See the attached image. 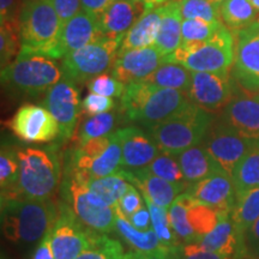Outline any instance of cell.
Masks as SVG:
<instances>
[{"label":"cell","mask_w":259,"mask_h":259,"mask_svg":"<svg viewBox=\"0 0 259 259\" xmlns=\"http://www.w3.org/2000/svg\"><path fill=\"white\" fill-rule=\"evenodd\" d=\"M32 259H56V255H54L53 248H52L51 245L50 233L38 244L34 254H32Z\"/></svg>","instance_id":"obj_54"},{"label":"cell","mask_w":259,"mask_h":259,"mask_svg":"<svg viewBox=\"0 0 259 259\" xmlns=\"http://www.w3.org/2000/svg\"><path fill=\"white\" fill-rule=\"evenodd\" d=\"M194 202L212 206L221 213L231 215L236 203V191L231 176L226 171L215 173L185 191Z\"/></svg>","instance_id":"obj_16"},{"label":"cell","mask_w":259,"mask_h":259,"mask_svg":"<svg viewBox=\"0 0 259 259\" xmlns=\"http://www.w3.org/2000/svg\"><path fill=\"white\" fill-rule=\"evenodd\" d=\"M8 127L25 143H47L59 137V126L47 108L24 105L8 121Z\"/></svg>","instance_id":"obj_14"},{"label":"cell","mask_w":259,"mask_h":259,"mask_svg":"<svg viewBox=\"0 0 259 259\" xmlns=\"http://www.w3.org/2000/svg\"><path fill=\"white\" fill-rule=\"evenodd\" d=\"M189 97L191 102L206 112H222L235 97V87L229 71L192 72Z\"/></svg>","instance_id":"obj_13"},{"label":"cell","mask_w":259,"mask_h":259,"mask_svg":"<svg viewBox=\"0 0 259 259\" xmlns=\"http://www.w3.org/2000/svg\"><path fill=\"white\" fill-rule=\"evenodd\" d=\"M171 259H174V257H173V254H171Z\"/></svg>","instance_id":"obj_60"},{"label":"cell","mask_w":259,"mask_h":259,"mask_svg":"<svg viewBox=\"0 0 259 259\" xmlns=\"http://www.w3.org/2000/svg\"><path fill=\"white\" fill-rule=\"evenodd\" d=\"M145 204L144 200H142L141 194H139L138 190L136 189L135 185H130L128 191L126 194L120 199L116 208L120 210V212L125 216L126 219H130L135 212H137L139 209L142 208Z\"/></svg>","instance_id":"obj_47"},{"label":"cell","mask_w":259,"mask_h":259,"mask_svg":"<svg viewBox=\"0 0 259 259\" xmlns=\"http://www.w3.org/2000/svg\"><path fill=\"white\" fill-rule=\"evenodd\" d=\"M99 233L84 226L72 210L61 200L53 229L50 232L51 245L56 259H76L89 248Z\"/></svg>","instance_id":"obj_10"},{"label":"cell","mask_w":259,"mask_h":259,"mask_svg":"<svg viewBox=\"0 0 259 259\" xmlns=\"http://www.w3.org/2000/svg\"><path fill=\"white\" fill-rule=\"evenodd\" d=\"M121 42L122 37L103 36L88 46L66 54L61 64L64 77L79 84L88 83L94 77L106 73L114 65Z\"/></svg>","instance_id":"obj_9"},{"label":"cell","mask_w":259,"mask_h":259,"mask_svg":"<svg viewBox=\"0 0 259 259\" xmlns=\"http://www.w3.org/2000/svg\"><path fill=\"white\" fill-rule=\"evenodd\" d=\"M143 0H115L97 18L103 36L122 37L147 11Z\"/></svg>","instance_id":"obj_21"},{"label":"cell","mask_w":259,"mask_h":259,"mask_svg":"<svg viewBox=\"0 0 259 259\" xmlns=\"http://www.w3.org/2000/svg\"><path fill=\"white\" fill-rule=\"evenodd\" d=\"M143 169L147 170L148 173L153 174V176L161 178V179L170 181V183L189 185L185 177H184L183 169H181L177 155L162 153L161 151L158 156L149 166L144 167Z\"/></svg>","instance_id":"obj_40"},{"label":"cell","mask_w":259,"mask_h":259,"mask_svg":"<svg viewBox=\"0 0 259 259\" xmlns=\"http://www.w3.org/2000/svg\"><path fill=\"white\" fill-rule=\"evenodd\" d=\"M130 185L131 183H128L120 171L105 178L87 181L88 190L94 194V197L108 208H115L118 205L128 191Z\"/></svg>","instance_id":"obj_29"},{"label":"cell","mask_w":259,"mask_h":259,"mask_svg":"<svg viewBox=\"0 0 259 259\" xmlns=\"http://www.w3.org/2000/svg\"><path fill=\"white\" fill-rule=\"evenodd\" d=\"M222 25V21L210 23L202 19H183V24H181L183 42L208 41Z\"/></svg>","instance_id":"obj_43"},{"label":"cell","mask_w":259,"mask_h":259,"mask_svg":"<svg viewBox=\"0 0 259 259\" xmlns=\"http://www.w3.org/2000/svg\"><path fill=\"white\" fill-rule=\"evenodd\" d=\"M220 120L239 135L259 141V95H235L222 109Z\"/></svg>","instance_id":"obj_19"},{"label":"cell","mask_w":259,"mask_h":259,"mask_svg":"<svg viewBox=\"0 0 259 259\" xmlns=\"http://www.w3.org/2000/svg\"><path fill=\"white\" fill-rule=\"evenodd\" d=\"M174 259H234L204 248L198 241L185 242L171 251Z\"/></svg>","instance_id":"obj_45"},{"label":"cell","mask_w":259,"mask_h":259,"mask_svg":"<svg viewBox=\"0 0 259 259\" xmlns=\"http://www.w3.org/2000/svg\"><path fill=\"white\" fill-rule=\"evenodd\" d=\"M258 95H259V94H258Z\"/></svg>","instance_id":"obj_62"},{"label":"cell","mask_w":259,"mask_h":259,"mask_svg":"<svg viewBox=\"0 0 259 259\" xmlns=\"http://www.w3.org/2000/svg\"><path fill=\"white\" fill-rule=\"evenodd\" d=\"M122 168V149L120 138H119L118 131L113 132V139L112 143L103 153L101 156L97 157L96 160L90 162V163L84 168L82 171H74L69 168V169L73 171L76 176H78L80 179L84 181H89L92 179H99V178H105L112 174L118 173Z\"/></svg>","instance_id":"obj_27"},{"label":"cell","mask_w":259,"mask_h":259,"mask_svg":"<svg viewBox=\"0 0 259 259\" xmlns=\"http://www.w3.org/2000/svg\"><path fill=\"white\" fill-rule=\"evenodd\" d=\"M64 23L51 0H27L19 15L21 53L59 59Z\"/></svg>","instance_id":"obj_3"},{"label":"cell","mask_w":259,"mask_h":259,"mask_svg":"<svg viewBox=\"0 0 259 259\" xmlns=\"http://www.w3.org/2000/svg\"><path fill=\"white\" fill-rule=\"evenodd\" d=\"M115 0H80L82 10L93 17L99 18Z\"/></svg>","instance_id":"obj_51"},{"label":"cell","mask_w":259,"mask_h":259,"mask_svg":"<svg viewBox=\"0 0 259 259\" xmlns=\"http://www.w3.org/2000/svg\"><path fill=\"white\" fill-rule=\"evenodd\" d=\"M245 245L248 255L259 258V219L245 233Z\"/></svg>","instance_id":"obj_50"},{"label":"cell","mask_w":259,"mask_h":259,"mask_svg":"<svg viewBox=\"0 0 259 259\" xmlns=\"http://www.w3.org/2000/svg\"><path fill=\"white\" fill-rule=\"evenodd\" d=\"M115 107V101L112 97L101 96L89 93L82 101V112L88 115H97L111 112Z\"/></svg>","instance_id":"obj_46"},{"label":"cell","mask_w":259,"mask_h":259,"mask_svg":"<svg viewBox=\"0 0 259 259\" xmlns=\"http://www.w3.org/2000/svg\"><path fill=\"white\" fill-rule=\"evenodd\" d=\"M116 131L120 138L122 168L125 169L135 170L147 167L161 153L154 138L137 126H128Z\"/></svg>","instance_id":"obj_18"},{"label":"cell","mask_w":259,"mask_h":259,"mask_svg":"<svg viewBox=\"0 0 259 259\" xmlns=\"http://www.w3.org/2000/svg\"><path fill=\"white\" fill-rule=\"evenodd\" d=\"M213 2H215V3H218V4L221 5L222 3H225V2H226V0H213Z\"/></svg>","instance_id":"obj_59"},{"label":"cell","mask_w":259,"mask_h":259,"mask_svg":"<svg viewBox=\"0 0 259 259\" xmlns=\"http://www.w3.org/2000/svg\"><path fill=\"white\" fill-rule=\"evenodd\" d=\"M2 231L9 241L34 245L53 229L59 205L52 199H2Z\"/></svg>","instance_id":"obj_2"},{"label":"cell","mask_w":259,"mask_h":259,"mask_svg":"<svg viewBox=\"0 0 259 259\" xmlns=\"http://www.w3.org/2000/svg\"><path fill=\"white\" fill-rule=\"evenodd\" d=\"M220 4L213 0H180V11L183 19H202L213 22L221 21Z\"/></svg>","instance_id":"obj_41"},{"label":"cell","mask_w":259,"mask_h":259,"mask_svg":"<svg viewBox=\"0 0 259 259\" xmlns=\"http://www.w3.org/2000/svg\"><path fill=\"white\" fill-rule=\"evenodd\" d=\"M130 223L137 228L138 231H149V229L153 228V225H151V218H150V212L147 208V205L142 206L141 209L138 210L137 212H135L131 218L128 219Z\"/></svg>","instance_id":"obj_52"},{"label":"cell","mask_w":259,"mask_h":259,"mask_svg":"<svg viewBox=\"0 0 259 259\" xmlns=\"http://www.w3.org/2000/svg\"><path fill=\"white\" fill-rule=\"evenodd\" d=\"M44 107L56 118L59 126V138H72L76 134L79 115L82 114V102L76 84L63 77L48 89Z\"/></svg>","instance_id":"obj_12"},{"label":"cell","mask_w":259,"mask_h":259,"mask_svg":"<svg viewBox=\"0 0 259 259\" xmlns=\"http://www.w3.org/2000/svg\"><path fill=\"white\" fill-rule=\"evenodd\" d=\"M17 155L18 198L51 199L61 178V164L56 148H27L17 150Z\"/></svg>","instance_id":"obj_4"},{"label":"cell","mask_w":259,"mask_h":259,"mask_svg":"<svg viewBox=\"0 0 259 259\" xmlns=\"http://www.w3.org/2000/svg\"><path fill=\"white\" fill-rule=\"evenodd\" d=\"M63 23L74 17L82 9L80 0H51Z\"/></svg>","instance_id":"obj_48"},{"label":"cell","mask_w":259,"mask_h":259,"mask_svg":"<svg viewBox=\"0 0 259 259\" xmlns=\"http://www.w3.org/2000/svg\"><path fill=\"white\" fill-rule=\"evenodd\" d=\"M189 94L176 89H166L136 80L126 84L121 96V112L130 121L150 128L185 109L190 105Z\"/></svg>","instance_id":"obj_1"},{"label":"cell","mask_w":259,"mask_h":259,"mask_svg":"<svg viewBox=\"0 0 259 259\" xmlns=\"http://www.w3.org/2000/svg\"><path fill=\"white\" fill-rule=\"evenodd\" d=\"M103 37L97 18L83 10L63 25L59 47V59Z\"/></svg>","instance_id":"obj_23"},{"label":"cell","mask_w":259,"mask_h":259,"mask_svg":"<svg viewBox=\"0 0 259 259\" xmlns=\"http://www.w3.org/2000/svg\"><path fill=\"white\" fill-rule=\"evenodd\" d=\"M145 202V205L150 212L151 225L153 229L156 233L160 241L169 250H174L178 246L183 244L179 240L176 233L173 231V227L170 225L169 212L166 208H162L160 205H156L154 202H151L145 194H142Z\"/></svg>","instance_id":"obj_36"},{"label":"cell","mask_w":259,"mask_h":259,"mask_svg":"<svg viewBox=\"0 0 259 259\" xmlns=\"http://www.w3.org/2000/svg\"><path fill=\"white\" fill-rule=\"evenodd\" d=\"M240 259H259L258 257H252V255H245V257H242V258H240Z\"/></svg>","instance_id":"obj_58"},{"label":"cell","mask_w":259,"mask_h":259,"mask_svg":"<svg viewBox=\"0 0 259 259\" xmlns=\"http://www.w3.org/2000/svg\"><path fill=\"white\" fill-rule=\"evenodd\" d=\"M198 242L206 250L216 252L226 257L240 259L247 255L245 245V234L236 228L231 215L222 213L218 226Z\"/></svg>","instance_id":"obj_22"},{"label":"cell","mask_w":259,"mask_h":259,"mask_svg":"<svg viewBox=\"0 0 259 259\" xmlns=\"http://www.w3.org/2000/svg\"><path fill=\"white\" fill-rule=\"evenodd\" d=\"M119 171L128 180V183L137 186L141 190L142 194H145L156 205L166 209H169L178 196L185 192L189 187V185H185V184H176L161 179V178L148 173L143 168L135 170L121 168Z\"/></svg>","instance_id":"obj_20"},{"label":"cell","mask_w":259,"mask_h":259,"mask_svg":"<svg viewBox=\"0 0 259 259\" xmlns=\"http://www.w3.org/2000/svg\"><path fill=\"white\" fill-rule=\"evenodd\" d=\"M126 84L118 80L112 74L102 73L100 76L94 77L87 83V88L90 93L97 94V95L107 96V97H118L121 99L122 94L125 92Z\"/></svg>","instance_id":"obj_44"},{"label":"cell","mask_w":259,"mask_h":259,"mask_svg":"<svg viewBox=\"0 0 259 259\" xmlns=\"http://www.w3.org/2000/svg\"><path fill=\"white\" fill-rule=\"evenodd\" d=\"M145 3V5L148 6V8H154V6H160V5H163L166 4V3L170 2V0H143Z\"/></svg>","instance_id":"obj_55"},{"label":"cell","mask_w":259,"mask_h":259,"mask_svg":"<svg viewBox=\"0 0 259 259\" xmlns=\"http://www.w3.org/2000/svg\"><path fill=\"white\" fill-rule=\"evenodd\" d=\"M63 77V70L56 60L36 54H19L2 69L3 85L34 96L47 93Z\"/></svg>","instance_id":"obj_7"},{"label":"cell","mask_w":259,"mask_h":259,"mask_svg":"<svg viewBox=\"0 0 259 259\" xmlns=\"http://www.w3.org/2000/svg\"><path fill=\"white\" fill-rule=\"evenodd\" d=\"M115 124V113L108 112L97 115H89L82 122L78 130H76V134H74V138H76L77 143H78V147L85 144L87 142L92 141V139L112 134Z\"/></svg>","instance_id":"obj_37"},{"label":"cell","mask_w":259,"mask_h":259,"mask_svg":"<svg viewBox=\"0 0 259 259\" xmlns=\"http://www.w3.org/2000/svg\"><path fill=\"white\" fill-rule=\"evenodd\" d=\"M234 78L246 93L259 92V32L245 28L236 31Z\"/></svg>","instance_id":"obj_15"},{"label":"cell","mask_w":259,"mask_h":259,"mask_svg":"<svg viewBox=\"0 0 259 259\" xmlns=\"http://www.w3.org/2000/svg\"><path fill=\"white\" fill-rule=\"evenodd\" d=\"M124 255L125 252L120 242L99 233L93 245L76 259H124Z\"/></svg>","instance_id":"obj_42"},{"label":"cell","mask_w":259,"mask_h":259,"mask_svg":"<svg viewBox=\"0 0 259 259\" xmlns=\"http://www.w3.org/2000/svg\"><path fill=\"white\" fill-rule=\"evenodd\" d=\"M163 16L160 30H158L154 47L164 57L174 53L183 42L181 36V24L183 17L180 11V0H170L163 5Z\"/></svg>","instance_id":"obj_26"},{"label":"cell","mask_w":259,"mask_h":259,"mask_svg":"<svg viewBox=\"0 0 259 259\" xmlns=\"http://www.w3.org/2000/svg\"><path fill=\"white\" fill-rule=\"evenodd\" d=\"M19 179V161L17 150L14 148L2 147L0 154V186L2 199L18 198L17 185Z\"/></svg>","instance_id":"obj_33"},{"label":"cell","mask_w":259,"mask_h":259,"mask_svg":"<svg viewBox=\"0 0 259 259\" xmlns=\"http://www.w3.org/2000/svg\"><path fill=\"white\" fill-rule=\"evenodd\" d=\"M213 122L212 113L194 103L156 126L148 128L162 153L179 155L202 143Z\"/></svg>","instance_id":"obj_5"},{"label":"cell","mask_w":259,"mask_h":259,"mask_svg":"<svg viewBox=\"0 0 259 259\" xmlns=\"http://www.w3.org/2000/svg\"><path fill=\"white\" fill-rule=\"evenodd\" d=\"M61 197L74 216L88 228L101 234H108L115 229V209L99 202L88 190L87 181L69 169L64 170Z\"/></svg>","instance_id":"obj_8"},{"label":"cell","mask_w":259,"mask_h":259,"mask_svg":"<svg viewBox=\"0 0 259 259\" xmlns=\"http://www.w3.org/2000/svg\"><path fill=\"white\" fill-rule=\"evenodd\" d=\"M193 202L194 200L191 198L190 194L187 192H184L180 196H178V198L174 200L170 208L168 209L170 225L173 227V231L183 244L198 240L196 233L193 232L192 227L190 225L189 218H187L189 206Z\"/></svg>","instance_id":"obj_34"},{"label":"cell","mask_w":259,"mask_h":259,"mask_svg":"<svg viewBox=\"0 0 259 259\" xmlns=\"http://www.w3.org/2000/svg\"><path fill=\"white\" fill-rule=\"evenodd\" d=\"M23 3L21 0H0V23L8 21H19Z\"/></svg>","instance_id":"obj_49"},{"label":"cell","mask_w":259,"mask_h":259,"mask_svg":"<svg viewBox=\"0 0 259 259\" xmlns=\"http://www.w3.org/2000/svg\"><path fill=\"white\" fill-rule=\"evenodd\" d=\"M248 2H250L251 4L253 5V8L259 12V0H248Z\"/></svg>","instance_id":"obj_57"},{"label":"cell","mask_w":259,"mask_h":259,"mask_svg":"<svg viewBox=\"0 0 259 259\" xmlns=\"http://www.w3.org/2000/svg\"><path fill=\"white\" fill-rule=\"evenodd\" d=\"M143 80L160 88L181 90L189 94L191 80H192V71L180 64L163 63Z\"/></svg>","instance_id":"obj_30"},{"label":"cell","mask_w":259,"mask_h":259,"mask_svg":"<svg viewBox=\"0 0 259 259\" xmlns=\"http://www.w3.org/2000/svg\"><path fill=\"white\" fill-rule=\"evenodd\" d=\"M236 198L252 189L259 187V142L242 158L232 176Z\"/></svg>","instance_id":"obj_32"},{"label":"cell","mask_w":259,"mask_h":259,"mask_svg":"<svg viewBox=\"0 0 259 259\" xmlns=\"http://www.w3.org/2000/svg\"><path fill=\"white\" fill-rule=\"evenodd\" d=\"M164 56L154 46L135 48L118 53L112 76L124 84L143 80L163 64Z\"/></svg>","instance_id":"obj_17"},{"label":"cell","mask_w":259,"mask_h":259,"mask_svg":"<svg viewBox=\"0 0 259 259\" xmlns=\"http://www.w3.org/2000/svg\"><path fill=\"white\" fill-rule=\"evenodd\" d=\"M163 5L147 9V11L136 22L134 27L126 32L122 38L119 53L128 50H135V48L154 46L161 27L164 10Z\"/></svg>","instance_id":"obj_24"},{"label":"cell","mask_w":259,"mask_h":259,"mask_svg":"<svg viewBox=\"0 0 259 259\" xmlns=\"http://www.w3.org/2000/svg\"><path fill=\"white\" fill-rule=\"evenodd\" d=\"M220 15L227 28L241 30L253 23L259 12L248 0H226L220 6Z\"/></svg>","instance_id":"obj_31"},{"label":"cell","mask_w":259,"mask_h":259,"mask_svg":"<svg viewBox=\"0 0 259 259\" xmlns=\"http://www.w3.org/2000/svg\"><path fill=\"white\" fill-rule=\"evenodd\" d=\"M21 53L19 21L0 23V65L6 67Z\"/></svg>","instance_id":"obj_38"},{"label":"cell","mask_w":259,"mask_h":259,"mask_svg":"<svg viewBox=\"0 0 259 259\" xmlns=\"http://www.w3.org/2000/svg\"><path fill=\"white\" fill-rule=\"evenodd\" d=\"M23 2H27V0H23Z\"/></svg>","instance_id":"obj_61"},{"label":"cell","mask_w":259,"mask_h":259,"mask_svg":"<svg viewBox=\"0 0 259 259\" xmlns=\"http://www.w3.org/2000/svg\"><path fill=\"white\" fill-rule=\"evenodd\" d=\"M221 215L222 213L218 211L215 208H212V206L197 202L191 204L189 206L187 218H189L190 225L192 227L193 232L196 233L198 240L218 226Z\"/></svg>","instance_id":"obj_39"},{"label":"cell","mask_w":259,"mask_h":259,"mask_svg":"<svg viewBox=\"0 0 259 259\" xmlns=\"http://www.w3.org/2000/svg\"><path fill=\"white\" fill-rule=\"evenodd\" d=\"M124 259H171V251L160 250L155 252H137L132 251L130 253H125Z\"/></svg>","instance_id":"obj_53"},{"label":"cell","mask_w":259,"mask_h":259,"mask_svg":"<svg viewBox=\"0 0 259 259\" xmlns=\"http://www.w3.org/2000/svg\"><path fill=\"white\" fill-rule=\"evenodd\" d=\"M231 219L236 228L245 234L259 219V187L252 189L236 198Z\"/></svg>","instance_id":"obj_35"},{"label":"cell","mask_w":259,"mask_h":259,"mask_svg":"<svg viewBox=\"0 0 259 259\" xmlns=\"http://www.w3.org/2000/svg\"><path fill=\"white\" fill-rule=\"evenodd\" d=\"M234 58V38L223 24L208 41L181 42L174 53L164 57L163 63L180 64L192 72H221L229 71Z\"/></svg>","instance_id":"obj_6"},{"label":"cell","mask_w":259,"mask_h":259,"mask_svg":"<svg viewBox=\"0 0 259 259\" xmlns=\"http://www.w3.org/2000/svg\"><path fill=\"white\" fill-rule=\"evenodd\" d=\"M247 28L251 29V30H253V31L259 32V17L255 19V21L250 25V27H247Z\"/></svg>","instance_id":"obj_56"},{"label":"cell","mask_w":259,"mask_h":259,"mask_svg":"<svg viewBox=\"0 0 259 259\" xmlns=\"http://www.w3.org/2000/svg\"><path fill=\"white\" fill-rule=\"evenodd\" d=\"M258 142L239 135L219 119L210 126L202 144L222 169L232 177L242 158Z\"/></svg>","instance_id":"obj_11"},{"label":"cell","mask_w":259,"mask_h":259,"mask_svg":"<svg viewBox=\"0 0 259 259\" xmlns=\"http://www.w3.org/2000/svg\"><path fill=\"white\" fill-rule=\"evenodd\" d=\"M115 231L127 244L137 252H155L160 250H169L158 239V236L153 228L149 231H138L130 223L127 219L115 206ZM173 251V250H169Z\"/></svg>","instance_id":"obj_28"},{"label":"cell","mask_w":259,"mask_h":259,"mask_svg":"<svg viewBox=\"0 0 259 259\" xmlns=\"http://www.w3.org/2000/svg\"><path fill=\"white\" fill-rule=\"evenodd\" d=\"M178 160L189 185H193L215 173L225 171L202 143L186 149L178 155Z\"/></svg>","instance_id":"obj_25"}]
</instances>
